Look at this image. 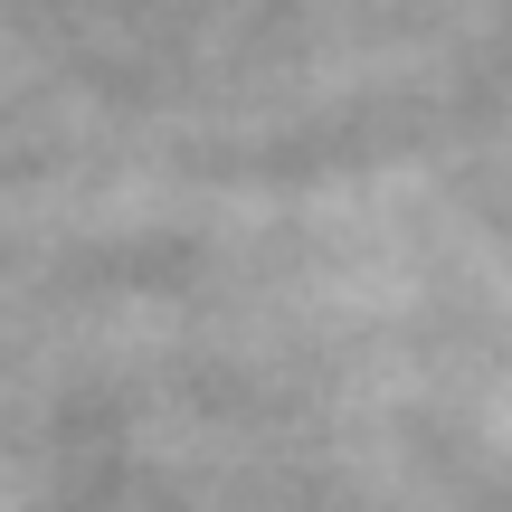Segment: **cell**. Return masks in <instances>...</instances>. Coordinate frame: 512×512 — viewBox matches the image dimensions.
<instances>
[]
</instances>
